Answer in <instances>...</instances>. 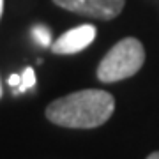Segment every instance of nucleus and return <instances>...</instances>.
Returning a JSON list of instances; mask_svg holds the SVG:
<instances>
[{
	"label": "nucleus",
	"mask_w": 159,
	"mask_h": 159,
	"mask_svg": "<svg viewBox=\"0 0 159 159\" xmlns=\"http://www.w3.org/2000/svg\"><path fill=\"white\" fill-rule=\"evenodd\" d=\"M115 99L106 90L87 89L51 101L46 119L69 129H94L113 115Z\"/></svg>",
	"instance_id": "f257e3e1"
},
{
	"label": "nucleus",
	"mask_w": 159,
	"mask_h": 159,
	"mask_svg": "<svg viewBox=\"0 0 159 159\" xmlns=\"http://www.w3.org/2000/svg\"><path fill=\"white\" fill-rule=\"evenodd\" d=\"M145 50L136 37H124L102 57L97 66V80L102 83H115L131 78L142 69Z\"/></svg>",
	"instance_id": "f03ea898"
},
{
	"label": "nucleus",
	"mask_w": 159,
	"mask_h": 159,
	"mask_svg": "<svg viewBox=\"0 0 159 159\" xmlns=\"http://www.w3.org/2000/svg\"><path fill=\"white\" fill-rule=\"evenodd\" d=\"M58 7L81 16L113 20L122 12L125 0H53Z\"/></svg>",
	"instance_id": "7ed1b4c3"
},
{
	"label": "nucleus",
	"mask_w": 159,
	"mask_h": 159,
	"mask_svg": "<svg viewBox=\"0 0 159 159\" xmlns=\"http://www.w3.org/2000/svg\"><path fill=\"white\" fill-rule=\"evenodd\" d=\"M97 35V29L94 25H80L74 29L67 30L66 34H62L57 41L51 43V51L55 55H74L83 51L87 46H90L94 43Z\"/></svg>",
	"instance_id": "20e7f679"
},
{
	"label": "nucleus",
	"mask_w": 159,
	"mask_h": 159,
	"mask_svg": "<svg viewBox=\"0 0 159 159\" xmlns=\"http://www.w3.org/2000/svg\"><path fill=\"white\" fill-rule=\"evenodd\" d=\"M32 34H34L35 41L41 46H51V32L48 27H44V25H35L34 29H32Z\"/></svg>",
	"instance_id": "39448f33"
},
{
	"label": "nucleus",
	"mask_w": 159,
	"mask_h": 159,
	"mask_svg": "<svg viewBox=\"0 0 159 159\" xmlns=\"http://www.w3.org/2000/svg\"><path fill=\"white\" fill-rule=\"evenodd\" d=\"M20 76H21V83L18 87V92H25L35 85V74H34V69L32 67H25V71Z\"/></svg>",
	"instance_id": "423d86ee"
},
{
	"label": "nucleus",
	"mask_w": 159,
	"mask_h": 159,
	"mask_svg": "<svg viewBox=\"0 0 159 159\" xmlns=\"http://www.w3.org/2000/svg\"><path fill=\"white\" fill-rule=\"evenodd\" d=\"M20 83H21V76H20V74H11V76H9V85L11 87H20Z\"/></svg>",
	"instance_id": "0eeeda50"
},
{
	"label": "nucleus",
	"mask_w": 159,
	"mask_h": 159,
	"mask_svg": "<svg viewBox=\"0 0 159 159\" xmlns=\"http://www.w3.org/2000/svg\"><path fill=\"white\" fill-rule=\"evenodd\" d=\"M147 159H159V152H152Z\"/></svg>",
	"instance_id": "6e6552de"
},
{
	"label": "nucleus",
	"mask_w": 159,
	"mask_h": 159,
	"mask_svg": "<svg viewBox=\"0 0 159 159\" xmlns=\"http://www.w3.org/2000/svg\"><path fill=\"white\" fill-rule=\"evenodd\" d=\"M2 12H4V0H0V18H2Z\"/></svg>",
	"instance_id": "1a4fd4ad"
},
{
	"label": "nucleus",
	"mask_w": 159,
	"mask_h": 159,
	"mask_svg": "<svg viewBox=\"0 0 159 159\" xmlns=\"http://www.w3.org/2000/svg\"><path fill=\"white\" fill-rule=\"evenodd\" d=\"M0 96H2V87H0Z\"/></svg>",
	"instance_id": "9d476101"
}]
</instances>
